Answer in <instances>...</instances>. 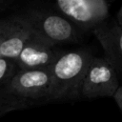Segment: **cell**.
I'll return each mask as SVG.
<instances>
[{"label": "cell", "instance_id": "6da1fadb", "mask_svg": "<svg viewBox=\"0 0 122 122\" xmlns=\"http://www.w3.org/2000/svg\"><path fill=\"white\" fill-rule=\"evenodd\" d=\"M51 80L49 70H18L10 82L0 89V115L51 102Z\"/></svg>", "mask_w": 122, "mask_h": 122}, {"label": "cell", "instance_id": "7a4b0ae2", "mask_svg": "<svg viewBox=\"0 0 122 122\" xmlns=\"http://www.w3.org/2000/svg\"><path fill=\"white\" fill-rule=\"evenodd\" d=\"M93 54L87 49L63 51L51 67V101L81 99V87Z\"/></svg>", "mask_w": 122, "mask_h": 122}, {"label": "cell", "instance_id": "3957f363", "mask_svg": "<svg viewBox=\"0 0 122 122\" xmlns=\"http://www.w3.org/2000/svg\"><path fill=\"white\" fill-rule=\"evenodd\" d=\"M13 13L29 26L32 34L51 45L59 47L81 40V31L52 8L26 7Z\"/></svg>", "mask_w": 122, "mask_h": 122}, {"label": "cell", "instance_id": "277c9868", "mask_svg": "<svg viewBox=\"0 0 122 122\" xmlns=\"http://www.w3.org/2000/svg\"><path fill=\"white\" fill-rule=\"evenodd\" d=\"M51 8L83 31H92L110 16L106 0H56Z\"/></svg>", "mask_w": 122, "mask_h": 122}, {"label": "cell", "instance_id": "5b68a950", "mask_svg": "<svg viewBox=\"0 0 122 122\" xmlns=\"http://www.w3.org/2000/svg\"><path fill=\"white\" fill-rule=\"evenodd\" d=\"M120 85L111 64L104 57L93 55L82 83L81 99L112 97Z\"/></svg>", "mask_w": 122, "mask_h": 122}, {"label": "cell", "instance_id": "8992f818", "mask_svg": "<svg viewBox=\"0 0 122 122\" xmlns=\"http://www.w3.org/2000/svg\"><path fill=\"white\" fill-rule=\"evenodd\" d=\"M63 51L60 47L51 45L32 34L14 62L21 71L50 70Z\"/></svg>", "mask_w": 122, "mask_h": 122}, {"label": "cell", "instance_id": "52a82bcc", "mask_svg": "<svg viewBox=\"0 0 122 122\" xmlns=\"http://www.w3.org/2000/svg\"><path fill=\"white\" fill-rule=\"evenodd\" d=\"M32 32L14 13L0 19V57L15 60Z\"/></svg>", "mask_w": 122, "mask_h": 122}, {"label": "cell", "instance_id": "ba28073f", "mask_svg": "<svg viewBox=\"0 0 122 122\" xmlns=\"http://www.w3.org/2000/svg\"><path fill=\"white\" fill-rule=\"evenodd\" d=\"M92 32L103 49L104 58L113 68L122 85V29L116 23L105 22Z\"/></svg>", "mask_w": 122, "mask_h": 122}, {"label": "cell", "instance_id": "9c48e42d", "mask_svg": "<svg viewBox=\"0 0 122 122\" xmlns=\"http://www.w3.org/2000/svg\"><path fill=\"white\" fill-rule=\"evenodd\" d=\"M17 71L18 68L13 60L0 57V89L10 82Z\"/></svg>", "mask_w": 122, "mask_h": 122}, {"label": "cell", "instance_id": "30bf717a", "mask_svg": "<svg viewBox=\"0 0 122 122\" xmlns=\"http://www.w3.org/2000/svg\"><path fill=\"white\" fill-rule=\"evenodd\" d=\"M112 97L122 112V85H120V87L118 88V90L116 91V92L114 93V95Z\"/></svg>", "mask_w": 122, "mask_h": 122}, {"label": "cell", "instance_id": "8fae6325", "mask_svg": "<svg viewBox=\"0 0 122 122\" xmlns=\"http://www.w3.org/2000/svg\"><path fill=\"white\" fill-rule=\"evenodd\" d=\"M12 4L11 1H8V0H0V13L5 11L7 9H9V7H10Z\"/></svg>", "mask_w": 122, "mask_h": 122}, {"label": "cell", "instance_id": "7c38bea8", "mask_svg": "<svg viewBox=\"0 0 122 122\" xmlns=\"http://www.w3.org/2000/svg\"><path fill=\"white\" fill-rule=\"evenodd\" d=\"M116 20H117L116 24L122 29V6L120 7V9H119V10L116 14Z\"/></svg>", "mask_w": 122, "mask_h": 122}]
</instances>
